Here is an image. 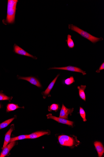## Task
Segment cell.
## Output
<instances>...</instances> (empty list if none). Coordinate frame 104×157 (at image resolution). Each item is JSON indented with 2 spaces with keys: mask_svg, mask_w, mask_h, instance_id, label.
<instances>
[{
  "mask_svg": "<svg viewBox=\"0 0 104 157\" xmlns=\"http://www.w3.org/2000/svg\"><path fill=\"white\" fill-rule=\"evenodd\" d=\"M58 142L61 145L73 148L77 147L80 142L75 136L70 137L67 135H61L58 137Z\"/></svg>",
  "mask_w": 104,
  "mask_h": 157,
  "instance_id": "1",
  "label": "cell"
},
{
  "mask_svg": "<svg viewBox=\"0 0 104 157\" xmlns=\"http://www.w3.org/2000/svg\"><path fill=\"white\" fill-rule=\"evenodd\" d=\"M69 29L77 32V33L88 40H89L93 43H95L98 41L103 40V38H100L93 36L90 34L86 31L81 29L77 26L74 25L73 24H69L68 25Z\"/></svg>",
  "mask_w": 104,
  "mask_h": 157,
  "instance_id": "2",
  "label": "cell"
},
{
  "mask_svg": "<svg viewBox=\"0 0 104 157\" xmlns=\"http://www.w3.org/2000/svg\"><path fill=\"white\" fill-rule=\"evenodd\" d=\"M17 0L8 1L7 21L9 23H13L15 20L16 5Z\"/></svg>",
  "mask_w": 104,
  "mask_h": 157,
  "instance_id": "3",
  "label": "cell"
},
{
  "mask_svg": "<svg viewBox=\"0 0 104 157\" xmlns=\"http://www.w3.org/2000/svg\"><path fill=\"white\" fill-rule=\"evenodd\" d=\"M47 118L52 119V120L55 121L59 123L67 124V125L70 126H73V122L61 118L54 116L52 115L51 113H49V114L47 115Z\"/></svg>",
  "mask_w": 104,
  "mask_h": 157,
  "instance_id": "4",
  "label": "cell"
},
{
  "mask_svg": "<svg viewBox=\"0 0 104 157\" xmlns=\"http://www.w3.org/2000/svg\"><path fill=\"white\" fill-rule=\"evenodd\" d=\"M49 69H59L67 70V71H72L74 72H78L82 73L84 75L86 74V73L85 71H83L80 68L77 67H75L72 66H68L65 67H54L51 68Z\"/></svg>",
  "mask_w": 104,
  "mask_h": 157,
  "instance_id": "5",
  "label": "cell"
},
{
  "mask_svg": "<svg viewBox=\"0 0 104 157\" xmlns=\"http://www.w3.org/2000/svg\"><path fill=\"white\" fill-rule=\"evenodd\" d=\"M74 110L73 108L72 109H68L63 104L60 112L59 117L68 120V115H70L72 116Z\"/></svg>",
  "mask_w": 104,
  "mask_h": 157,
  "instance_id": "6",
  "label": "cell"
},
{
  "mask_svg": "<svg viewBox=\"0 0 104 157\" xmlns=\"http://www.w3.org/2000/svg\"><path fill=\"white\" fill-rule=\"evenodd\" d=\"M17 77L18 79L24 80L28 81L31 84L36 86L38 87H42V85L39 81L34 77H22L18 76Z\"/></svg>",
  "mask_w": 104,
  "mask_h": 157,
  "instance_id": "7",
  "label": "cell"
},
{
  "mask_svg": "<svg viewBox=\"0 0 104 157\" xmlns=\"http://www.w3.org/2000/svg\"><path fill=\"white\" fill-rule=\"evenodd\" d=\"M60 75V74H58L56 77L54 78L52 81V82L49 85L46 89L44 92H42V94L43 96L44 99H45L47 96H51L50 94V92L52 89L55 84Z\"/></svg>",
  "mask_w": 104,
  "mask_h": 157,
  "instance_id": "8",
  "label": "cell"
},
{
  "mask_svg": "<svg viewBox=\"0 0 104 157\" xmlns=\"http://www.w3.org/2000/svg\"><path fill=\"white\" fill-rule=\"evenodd\" d=\"M14 50L15 53L19 55L30 57L34 59H37V58L30 55L27 52L18 46L15 45L14 46Z\"/></svg>",
  "mask_w": 104,
  "mask_h": 157,
  "instance_id": "9",
  "label": "cell"
},
{
  "mask_svg": "<svg viewBox=\"0 0 104 157\" xmlns=\"http://www.w3.org/2000/svg\"><path fill=\"white\" fill-rule=\"evenodd\" d=\"M14 129V124H12L11 125V128L9 129V130L7 132L5 135V137L4 139V142L2 149L3 150L6 146L10 142V141L11 139V133L13 131Z\"/></svg>",
  "mask_w": 104,
  "mask_h": 157,
  "instance_id": "10",
  "label": "cell"
},
{
  "mask_svg": "<svg viewBox=\"0 0 104 157\" xmlns=\"http://www.w3.org/2000/svg\"><path fill=\"white\" fill-rule=\"evenodd\" d=\"M50 132L47 131H39L28 135V139H34L39 137L45 135L50 134Z\"/></svg>",
  "mask_w": 104,
  "mask_h": 157,
  "instance_id": "11",
  "label": "cell"
},
{
  "mask_svg": "<svg viewBox=\"0 0 104 157\" xmlns=\"http://www.w3.org/2000/svg\"><path fill=\"white\" fill-rule=\"evenodd\" d=\"M15 143V141L10 142V143L3 149L0 155V157H4L7 156L10 150L14 147Z\"/></svg>",
  "mask_w": 104,
  "mask_h": 157,
  "instance_id": "12",
  "label": "cell"
},
{
  "mask_svg": "<svg viewBox=\"0 0 104 157\" xmlns=\"http://www.w3.org/2000/svg\"><path fill=\"white\" fill-rule=\"evenodd\" d=\"M94 145L97 151L98 156L102 157L104 153V148L102 143L100 142L96 141L94 143Z\"/></svg>",
  "mask_w": 104,
  "mask_h": 157,
  "instance_id": "13",
  "label": "cell"
},
{
  "mask_svg": "<svg viewBox=\"0 0 104 157\" xmlns=\"http://www.w3.org/2000/svg\"><path fill=\"white\" fill-rule=\"evenodd\" d=\"M86 85H81L80 86H78V89L79 90V95L80 98L86 101V96L85 92V91L86 88Z\"/></svg>",
  "mask_w": 104,
  "mask_h": 157,
  "instance_id": "14",
  "label": "cell"
},
{
  "mask_svg": "<svg viewBox=\"0 0 104 157\" xmlns=\"http://www.w3.org/2000/svg\"><path fill=\"white\" fill-rule=\"evenodd\" d=\"M20 108H24V107H20L18 105L14 104H9L7 105L6 111L7 112H9L14 111Z\"/></svg>",
  "mask_w": 104,
  "mask_h": 157,
  "instance_id": "15",
  "label": "cell"
},
{
  "mask_svg": "<svg viewBox=\"0 0 104 157\" xmlns=\"http://www.w3.org/2000/svg\"><path fill=\"white\" fill-rule=\"evenodd\" d=\"M72 36L68 34L67 36V40H66L68 46L69 48H73L75 46L74 42L72 39Z\"/></svg>",
  "mask_w": 104,
  "mask_h": 157,
  "instance_id": "16",
  "label": "cell"
},
{
  "mask_svg": "<svg viewBox=\"0 0 104 157\" xmlns=\"http://www.w3.org/2000/svg\"><path fill=\"white\" fill-rule=\"evenodd\" d=\"M15 118H13L0 124V129L6 127Z\"/></svg>",
  "mask_w": 104,
  "mask_h": 157,
  "instance_id": "17",
  "label": "cell"
},
{
  "mask_svg": "<svg viewBox=\"0 0 104 157\" xmlns=\"http://www.w3.org/2000/svg\"><path fill=\"white\" fill-rule=\"evenodd\" d=\"M60 109V107L59 105L54 104L51 105L49 106L48 108V110L49 112L52 111L57 112Z\"/></svg>",
  "mask_w": 104,
  "mask_h": 157,
  "instance_id": "18",
  "label": "cell"
},
{
  "mask_svg": "<svg viewBox=\"0 0 104 157\" xmlns=\"http://www.w3.org/2000/svg\"><path fill=\"white\" fill-rule=\"evenodd\" d=\"M28 135H21L17 137L11 138L10 142L16 141V140L28 139Z\"/></svg>",
  "mask_w": 104,
  "mask_h": 157,
  "instance_id": "19",
  "label": "cell"
},
{
  "mask_svg": "<svg viewBox=\"0 0 104 157\" xmlns=\"http://www.w3.org/2000/svg\"><path fill=\"white\" fill-rule=\"evenodd\" d=\"M75 80L73 76L70 77V78L64 80L63 83L67 85H70L75 83Z\"/></svg>",
  "mask_w": 104,
  "mask_h": 157,
  "instance_id": "20",
  "label": "cell"
},
{
  "mask_svg": "<svg viewBox=\"0 0 104 157\" xmlns=\"http://www.w3.org/2000/svg\"><path fill=\"white\" fill-rule=\"evenodd\" d=\"M80 113L81 117L83 119V121L84 122L86 121L85 112L83 108L81 107L80 108Z\"/></svg>",
  "mask_w": 104,
  "mask_h": 157,
  "instance_id": "21",
  "label": "cell"
},
{
  "mask_svg": "<svg viewBox=\"0 0 104 157\" xmlns=\"http://www.w3.org/2000/svg\"><path fill=\"white\" fill-rule=\"evenodd\" d=\"M12 98V97H9L3 94L0 93V100H9Z\"/></svg>",
  "mask_w": 104,
  "mask_h": 157,
  "instance_id": "22",
  "label": "cell"
},
{
  "mask_svg": "<svg viewBox=\"0 0 104 157\" xmlns=\"http://www.w3.org/2000/svg\"><path fill=\"white\" fill-rule=\"evenodd\" d=\"M104 69V63H103L100 66L99 68L96 70V72L97 73H100V71H101V70H103Z\"/></svg>",
  "mask_w": 104,
  "mask_h": 157,
  "instance_id": "23",
  "label": "cell"
},
{
  "mask_svg": "<svg viewBox=\"0 0 104 157\" xmlns=\"http://www.w3.org/2000/svg\"><path fill=\"white\" fill-rule=\"evenodd\" d=\"M1 104H0V109H1Z\"/></svg>",
  "mask_w": 104,
  "mask_h": 157,
  "instance_id": "24",
  "label": "cell"
}]
</instances>
